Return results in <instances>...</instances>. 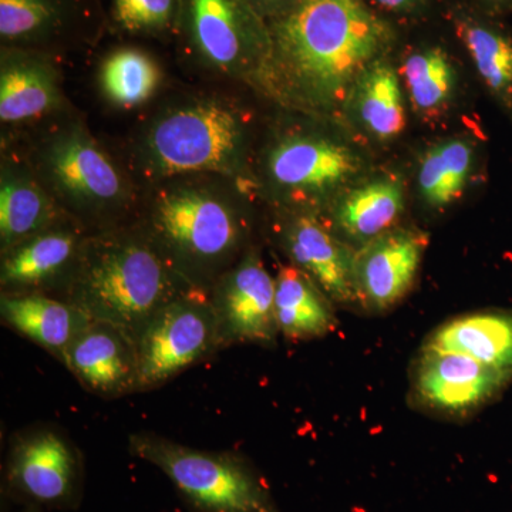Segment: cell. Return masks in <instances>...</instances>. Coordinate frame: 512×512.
Masks as SVG:
<instances>
[{"instance_id": "cell-17", "label": "cell", "mask_w": 512, "mask_h": 512, "mask_svg": "<svg viewBox=\"0 0 512 512\" xmlns=\"http://www.w3.org/2000/svg\"><path fill=\"white\" fill-rule=\"evenodd\" d=\"M0 316L8 328L60 362L73 340L93 322L79 306L43 292L3 293Z\"/></svg>"}, {"instance_id": "cell-3", "label": "cell", "mask_w": 512, "mask_h": 512, "mask_svg": "<svg viewBox=\"0 0 512 512\" xmlns=\"http://www.w3.org/2000/svg\"><path fill=\"white\" fill-rule=\"evenodd\" d=\"M192 286L210 291L239 261L245 225L227 200L211 191L180 187L160 195L146 232Z\"/></svg>"}, {"instance_id": "cell-24", "label": "cell", "mask_w": 512, "mask_h": 512, "mask_svg": "<svg viewBox=\"0 0 512 512\" xmlns=\"http://www.w3.org/2000/svg\"><path fill=\"white\" fill-rule=\"evenodd\" d=\"M473 163V146L467 140L453 138L430 148L417 177L421 198L437 210L453 205L466 190Z\"/></svg>"}, {"instance_id": "cell-2", "label": "cell", "mask_w": 512, "mask_h": 512, "mask_svg": "<svg viewBox=\"0 0 512 512\" xmlns=\"http://www.w3.org/2000/svg\"><path fill=\"white\" fill-rule=\"evenodd\" d=\"M147 234L110 232L84 241L66 301L137 340L164 306L194 291Z\"/></svg>"}, {"instance_id": "cell-1", "label": "cell", "mask_w": 512, "mask_h": 512, "mask_svg": "<svg viewBox=\"0 0 512 512\" xmlns=\"http://www.w3.org/2000/svg\"><path fill=\"white\" fill-rule=\"evenodd\" d=\"M269 30L271 55L261 79L315 109H332L348 99L393 36L363 0H298L269 22Z\"/></svg>"}, {"instance_id": "cell-10", "label": "cell", "mask_w": 512, "mask_h": 512, "mask_svg": "<svg viewBox=\"0 0 512 512\" xmlns=\"http://www.w3.org/2000/svg\"><path fill=\"white\" fill-rule=\"evenodd\" d=\"M210 299L221 348L248 343L264 348L276 345L275 278L254 249L212 284Z\"/></svg>"}, {"instance_id": "cell-33", "label": "cell", "mask_w": 512, "mask_h": 512, "mask_svg": "<svg viewBox=\"0 0 512 512\" xmlns=\"http://www.w3.org/2000/svg\"><path fill=\"white\" fill-rule=\"evenodd\" d=\"M485 2L495 3V5H501V3H510L512 0H485Z\"/></svg>"}, {"instance_id": "cell-23", "label": "cell", "mask_w": 512, "mask_h": 512, "mask_svg": "<svg viewBox=\"0 0 512 512\" xmlns=\"http://www.w3.org/2000/svg\"><path fill=\"white\" fill-rule=\"evenodd\" d=\"M57 212L49 195L25 175L3 173L0 183L2 254L26 239L56 227Z\"/></svg>"}, {"instance_id": "cell-6", "label": "cell", "mask_w": 512, "mask_h": 512, "mask_svg": "<svg viewBox=\"0 0 512 512\" xmlns=\"http://www.w3.org/2000/svg\"><path fill=\"white\" fill-rule=\"evenodd\" d=\"M178 13L202 62L229 76L262 77L271 30L248 0H178Z\"/></svg>"}, {"instance_id": "cell-8", "label": "cell", "mask_w": 512, "mask_h": 512, "mask_svg": "<svg viewBox=\"0 0 512 512\" xmlns=\"http://www.w3.org/2000/svg\"><path fill=\"white\" fill-rule=\"evenodd\" d=\"M5 484L10 497L20 503L69 510L82 498V456L60 431L37 427L13 439Z\"/></svg>"}, {"instance_id": "cell-11", "label": "cell", "mask_w": 512, "mask_h": 512, "mask_svg": "<svg viewBox=\"0 0 512 512\" xmlns=\"http://www.w3.org/2000/svg\"><path fill=\"white\" fill-rule=\"evenodd\" d=\"M43 174L76 210L103 214L126 201V183L109 157L83 128L72 127L47 143Z\"/></svg>"}, {"instance_id": "cell-15", "label": "cell", "mask_w": 512, "mask_h": 512, "mask_svg": "<svg viewBox=\"0 0 512 512\" xmlns=\"http://www.w3.org/2000/svg\"><path fill=\"white\" fill-rule=\"evenodd\" d=\"M266 170L282 190L315 194L345 183L356 173L357 160L348 148L328 138L296 134L275 144Z\"/></svg>"}, {"instance_id": "cell-20", "label": "cell", "mask_w": 512, "mask_h": 512, "mask_svg": "<svg viewBox=\"0 0 512 512\" xmlns=\"http://www.w3.org/2000/svg\"><path fill=\"white\" fill-rule=\"evenodd\" d=\"M275 313L286 339L325 338L339 326L335 303L293 264L281 266L275 276Z\"/></svg>"}, {"instance_id": "cell-27", "label": "cell", "mask_w": 512, "mask_h": 512, "mask_svg": "<svg viewBox=\"0 0 512 512\" xmlns=\"http://www.w3.org/2000/svg\"><path fill=\"white\" fill-rule=\"evenodd\" d=\"M402 74L412 106L420 113L440 110L456 84V70L441 47H429L407 57Z\"/></svg>"}, {"instance_id": "cell-4", "label": "cell", "mask_w": 512, "mask_h": 512, "mask_svg": "<svg viewBox=\"0 0 512 512\" xmlns=\"http://www.w3.org/2000/svg\"><path fill=\"white\" fill-rule=\"evenodd\" d=\"M130 453L170 478L190 512H281L254 464L232 451H205L154 433L131 434Z\"/></svg>"}, {"instance_id": "cell-31", "label": "cell", "mask_w": 512, "mask_h": 512, "mask_svg": "<svg viewBox=\"0 0 512 512\" xmlns=\"http://www.w3.org/2000/svg\"><path fill=\"white\" fill-rule=\"evenodd\" d=\"M380 8L390 10V12H409L416 9L424 0H375Z\"/></svg>"}, {"instance_id": "cell-13", "label": "cell", "mask_w": 512, "mask_h": 512, "mask_svg": "<svg viewBox=\"0 0 512 512\" xmlns=\"http://www.w3.org/2000/svg\"><path fill=\"white\" fill-rule=\"evenodd\" d=\"M62 363L97 396L116 399L140 392L136 339L111 323L93 320L67 348Z\"/></svg>"}, {"instance_id": "cell-19", "label": "cell", "mask_w": 512, "mask_h": 512, "mask_svg": "<svg viewBox=\"0 0 512 512\" xmlns=\"http://www.w3.org/2000/svg\"><path fill=\"white\" fill-rule=\"evenodd\" d=\"M62 103L55 69L25 53L3 55L0 70V120L19 124L39 119Z\"/></svg>"}, {"instance_id": "cell-16", "label": "cell", "mask_w": 512, "mask_h": 512, "mask_svg": "<svg viewBox=\"0 0 512 512\" xmlns=\"http://www.w3.org/2000/svg\"><path fill=\"white\" fill-rule=\"evenodd\" d=\"M84 241L72 229L55 227L5 252L0 266L3 293L43 292L69 281Z\"/></svg>"}, {"instance_id": "cell-28", "label": "cell", "mask_w": 512, "mask_h": 512, "mask_svg": "<svg viewBox=\"0 0 512 512\" xmlns=\"http://www.w3.org/2000/svg\"><path fill=\"white\" fill-rule=\"evenodd\" d=\"M59 8L55 0H0L3 42L39 39L55 28Z\"/></svg>"}, {"instance_id": "cell-14", "label": "cell", "mask_w": 512, "mask_h": 512, "mask_svg": "<svg viewBox=\"0 0 512 512\" xmlns=\"http://www.w3.org/2000/svg\"><path fill=\"white\" fill-rule=\"evenodd\" d=\"M282 244L292 264L305 272L336 305L359 306L355 282L356 251L312 215L286 224Z\"/></svg>"}, {"instance_id": "cell-26", "label": "cell", "mask_w": 512, "mask_h": 512, "mask_svg": "<svg viewBox=\"0 0 512 512\" xmlns=\"http://www.w3.org/2000/svg\"><path fill=\"white\" fill-rule=\"evenodd\" d=\"M107 99L123 107L146 103L156 93L160 70L150 56L136 49H121L107 57L100 73Z\"/></svg>"}, {"instance_id": "cell-12", "label": "cell", "mask_w": 512, "mask_h": 512, "mask_svg": "<svg viewBox=\"0 0 512 512\" xmlns=\"http://www.w3.org/2000/svg\"><path fill=\"white\" fill-rule=\"evenodd\" d=\"M429 235L419 229L393 228L356 251L355 282L359 308L384 313L412 291Z\"/></svg>"}, {"instance_id": "cell-32", "label": "cell", "mask_w": 512, "mask_h": 512, "mask_svg": "<svg viewBox=\"0 0 512 512\" xmlns=\"http://www.w3.org/2000/svg\"><path fill=\"white\" fill-rule=\"evenodd\" d=\"M20 512H42V508L36 507V505H25V508Z\"/></svg>"}, {"instance_id": "cell-18", "label": "cell", "mask_w": 512, "mask_h": 512, "mask_svg": "<svg viewBox=\"0 0 512 512\" xmlns=\"http://www.w3.org/2000/svg\"><path fill=\"white\" fill-rule=\"evenodd\" d=\"M421 346L473 357L512 380L510 311L483 309L454 316L430 332Z\"/></svg>"}, {"instance_id": "cell-30", "label": "cell", "mask_w": 512, "mask_h": 512, "mask_svg": "<svg viewBox=\"0 0 512 512\" xmlns=\"http://www.w3.org/2000/svg\"><path fill=\"white\" fill-rule=\"evenodd\" d=\"M248 2L258 10L259 15L271 22L288 12L293 5L298 3V0H248Z\"/></svg>"}, {"instance_id": "cell-5", "label": "cell", "mask_w": 512, "mask_h": 512, "mask_svg": "<svg viewBox=\"0 0 512 512\" xmlns=\"http://www.w3.org/2000/svg\"><path fill=\"white\" fill-rule=\"evenodd\" d=\"M245 128L231 107L198 101L168 111L148 128L143 160L148 173L167 178L237 170Z\"/></svg>"}, {"instance_id": "cell-22", "label": "cell", "mask_w": 512, "mask_h": 512, "mask_svg": "<svg viewBox=\"0 0 512 512\" xmlns=\"http://www.w3.org/2000/svg\"><path fill=\"white\" fill-rule=\"evenodd\" d=\"M403 208L400 185L394 181H376L355 188L340 201L335 212V225L343 237L363 247L384 232L396 228L394 225L399 221Z\"/></svg>"}, {"instance_id": "cell-21", "label": "cell", "mask_w": 512, "mask_h": 512, "mask_svg": "<svg viewBox=\"0 0 512 512\" xmlns=\"http://www.w3.org/2000/svg\"><path fill=\"white\" fill-rule=\"evenodd\" d=\"M353 109L370 136L380 141L399 137L406 128V110L399 74L379 59L362 73L352 93Z\"/></svg>"}, {"instance_id": "cell-9", "label": "cell", "mask_w": 512, "mask_h": 512, "mask_svg": "<svg viewBox=\"0 0 512 512\" xmlns=\"http://www.w3.org/2000/svg\"><path fill=\"white\" fill-rule=\"evenodd\" d=\"M510 377L461 353L423 348L410 367V402L446 417H464L500 396Z\"/></svg>"}, {"instance_id": "cell-25", "label": "cell", "mask_w": 512, "mask_h": 512, "mask_svg": "<svg viewBox=\"0 0 512 512\" xmlns=\"http://www.w3.org/2000/svg\"><path fill=\"white\" fill-rule=\"evenodd\" d=\"M456 29L487 89L505 109L512 110L511 37L470 18H458Z\"/></svg>"}, {"instance_id": "cell-7", "label": "cell", "mask_w": 512, "mask_h": 512, "mask_svg": "<svg viewBox=\"0 0 512 512\" xmlns=\"http://www.w3.org/2000/svg\"><path fill=\"white\" fill-rule=\"evenodd\" d=\"M140 392L157 389L221 349L210 291L194 289L174 299L136 340Z\"/></svg>"}, {"instance_id": "cell-29", "label": "cell", "mask_w": 512, "mask_h": 512, "mask_svg": "<svg viewBox=\"0 0 512 512\" xmlns=\"http://www.w3.org/2000/svg\"><path fill=\"white\" fill-rule=\"evenodd\" d=\"M178 10V0H113L114 18L128 32L164 29Z\"/></svg>"}]
</instances>
